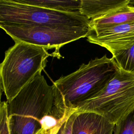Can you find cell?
Returning a JSON list of instances; mask_svg holds the SVG:
<instances>
[{
    "instance_id": "6da1fadb",
    "label": "cell",
    "mask_w": 134,
    "mask_h": 134,
    "mask_svg": "<svg viewBox=\"0 0 134 134\" xmlns=\"http://www.w3.org/2000/svg\"><path fill=\"white\" fill-rule=\"evenodd\" d=\"M40 72L10 100L6 101L10 134H37L51 116H69L60 106L53 84Z\"/></svg>"
},
{
    "instance_id": "7a4b0ae2",
    "label": "cell",
    "mask_w": 134,
    "mask_h": 134,
    "mask_svg": "<svg viewBox=\"0 0 134 134\" xmlns=\"http://www.w3.org/2000/svg\"><path fill=\"white\" fill-rule=\"evenodd\" d=\"M118 69L113 58L106 54L82 64L75 72L54 81L60 106L71 114L85 102L97 94Z\"/></svg>"
},
{
    "instance_id": "3957f363",
    "label": "cell",
    "mask_w": 134,
    "mask_h": 134,
    "mask_svg": "<svg viewBox=\"0 0 134 134\" xmlns=\"http://www.w3.org/2000/svg\"><path fill=\"white\" fill-rule=\"evenodd\" d=\"M58 55L55 52L49 53L48 49L42 47L15 42L6 51L3 61L0 63V83L7 101L12 99L41 72L49 57H58Z\"/></svg>"
},
{
    "instance_id": "277c9868",
    "label": "cell",
    "mask_w": 134,
    "mask_h": 134,
    "mask_svg": "<svg viewBox=\"0 0 134 134\" xmlns=\"http://www.w3.org/2000/svg\"><path fill=\"white\" fill-rule=\"evenodd\" d=\"M133 109L134 74L118 68L104 88L75 111L95 113L117 125Z\"/></svg>"
},
{
    "instance_id": "5b68a950",
    "label": "cell",
    "mask_w": 134,
    "mask_h": 134,
    "mask_svg": "<svg viewBox=\"0 0 134 134\" xmlns=\"http://www.w3.org/2000/svg\"><path fill=\"white\" fill-rule=\"evenodd\" d=\"M91 20L81 13L54 11L16 0H0V27L38 25L86 26Z\"/></svg>"
},
{
    "instance_id": "8992f818",
    "label": "cell",
    "mask_w": 134,
    "mask_h": 134,
    "mask_svg": "<svg viewBox=\"0 0 134 134\" xmlns=\"http://www.w3.org/2000/svg\"><path fill=\"white\" fill-rule=\"evenodd\" d=\"M15 42H23L47 49L59 50L64 45L81 38L86 37L91 27L38 25L34 26L0 27Z\"/></svg>"
},
{
    "instance_id": "52a82bcc",
    "label": "cell",
    "mask_w": 134,
    "mask_h": 134,
    "mask_svg": "<svg viewBox=\"0 0 134 134\" xmlns=\"http://www.w3.org/2000/svg\"><path fill=\"white\" fill-rule=\"evenodd\" d=\"M86 38L88 42L106 48L113 57L134 45V21L90 32Z\"/></svg>"
},
{
    "instance_id": "ba28073f",
    "label": "cell",
    "mask_w": 134,
    "mask_h": 134,
    "mask_svg": "<svg viewBox=\"0 0 134 134\" xmlns=\"http://www.w3.org/2000/svg\"><path fill=\"white\" fill-rule=\"evenodd\" d=\"M72 134H114L116 125L93 112L76 111L72 114Z\"/></svg>"
},
{
    "instance_id": "9c48e42d",
    "label": "cell",
    "mask_w": 134,
    "mask_h": 134,
    "mask_svg": "<svg viewBox=\"0 0 134 134\" xmlns=\"http://www.w3.org/2000/svg\"><path fill=\"white\" fill-rule=\"evenodd\" d=\"M134 21V6L129 4L117 9L99 18L91 20L90 32Z\"/></svg>"
},
{
    "instance_id": "30bf717a",
    "label": "cell",
    "mask_w": 134,
    "mask_h": 134,
    "mask_svg": "<svg viewBox=\"0 0 134 134\" xmlns=\"http://www.w3.org/2000/svg\"><path fill=\"white\" fill-rule=\"evenodd\" d=\"M129 4V0H81V13L90 20L102 17Z\"/></svg>"
},
{
    "instance_id": "8fae6325",
    "label": "cell",
    "mask_w": 134,
    "mask_h": 134,
    "mask_svg": "<svg viewBox=\"0 0 134 134\" xmlns=\"http://www.w3.org/2000/svg\"><path fill=\"white\" fill-rule=\"evenodd\" d=\"M17 2L67 13H81V0H16Z\"/></svg>"
},
{
    "instance_id": "7c38bea8",
    "label": "cell",
    "mask_w": 134,
    "mask_h": 134,
    "mask_svg": "<svg viewBox=\"0 0 134 134\" xmlns=\"http://www.w3.org/2000/svg\"><path fill=\"white\" fill-rule=\"evenodd\" d=\"M112 58L119 69L134 74V45Z\"/></svg>"
},
{
    "instance_id": "4fadbf2b",
    "label": "cell",
    "mask_w": 134,
    "mask_h": 134,
    "mask_svg": "<svg viewBox=\"0 0 134 134\" xmlns=\"http://www.w3.org/2000/svg\"><path fill=\"white\" fill-rule=\"evenodd\" d=\"M114 134H134V109L122 121L116 125Z\"/></svg>"
},
{
    "instance_id": "5bb4252c",
    "label": "cell",
    "mask_w": 134,
    "mask_h": 134,
    "mask_svg": "<svg viewBox=\"0 0 134 134\" xmlns=\"http://www.w3.org/2000/svg\"><path fill=\"white\" fill-rule=\"evenodd\" d=\"M0 134H10L6 101H3L0 108Z\"/></svg>"
},
{
    "instance_id": "9a60e30c",
    "label": "cell",
    "mask_w": 134,
    "mask_h": 134,
    "mask_svg": "<svg viewBox=\"0 0 134 134\" xmlns=\"http://www.w3.org/2000/svg\"><path fill=\"white\" fill-rule=\"evenodd\" d=\"M72 114L66 118L61 128V134H72Z\"/></svg>"
},
{
    "instance_id": "2e32d148",
    "label": "cell",
    "mask_w": 134,
    "mask_h": 134,
    "mask_svg": "<svg viewBox=\"0 0 134 134\" xmlns=\"http://www.w3.org/2000/svg\"><path fill=\"white\" fill-rule=\"evenodd\" d=\"M65 120L60 124H59L55 127L48 130H43L44 134H61V127L65 121Z\"/></svg>"
},
{
    "instance_id": "e0dca14e",
    "label": "cell",
    "mask_w": 134,
    "mask_h": 134,
    "mask_svg": "<svg viewBox=\"0 0 134 134\" xmlns=\"http://www.w3.org/2000/svg\"><path fill=\"white\" fill-rule=\"evenodd\" d=\"M2 92H3V90H2V86H1V83H0V108H1V104H2V103L3 101L1 100V97H2Z\"/></svg>"
},
{
    "instance_id": "ac0fdd59",
    "label": "cell",
    "mask_w": 134,
    "mask_h": 134,
    "mask_svg": "<svg viewBox=\"0 0 134 134\" xmlns=\"http://www.w3.org/2000/svg\"><path fill=\"white\" fill-rule=\"evenodd\" d=\"M129 4L134 6V0H129Z\"/></svg>"
},
{
    "instance_id": "d6986e66",
    "label": "cell",
    "mask_w": 134,
    "mask_h": 134,
    "mask_svg": "<svg viewBox=\"0 0 134 134\" xmlns=\"http://www.w3.org/2000/svg\"><path fill=\"white\" fill-rule=\"evenodd\" d=\"M37 134H44V133L43 130L42 129V130H41L40 131H39Z\"/></svg>"
}]
</instances>
